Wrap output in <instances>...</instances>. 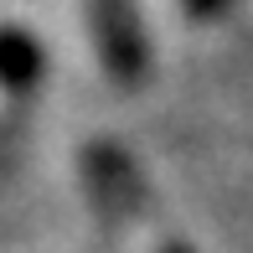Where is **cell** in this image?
Instances as JSON below:
<instances>
[{
	"instance_id": "obj_1",
	"label": "cell",
	"mask_w": 253,
	"mask_h": 253,
	"mask_svg": "<svg viewBox=\"0 0 253 253\" xmlns=\"http://www.w3.org/2000/svg\"><path fill=\"white\" fill-rule=\"evenodd\" d=\"M88 26H93V47L103 73L119 88H140L150 73V52H145V31L134 16V0H83Z\"/></svg>"
},
{
	"instance_id": "obj_2",
	"label": "cell",
	"mask_w": 253,
	"mask_h": 253,
	"mask_svg": "<svg viewBox=\"0 0 253 253\" xmlns=\"http://www.w3.org/2000/svg\"><path fill=\"white\" fill-rule=\"evenodd\" d=\"M88 186H93V197L109 217H134L145 207L140 170H134V160L119 145H93L88 150Z\"/></svg>"
},
{
	"instance_id": "obj_3",
	"label": "cell",
	"mask_w": 253,
	"mask_h": 253,
	"mask_svg": "<svg viewBox=\"0 0 253 253\" xmlns=\"http://www.w3.org/2000/svg\"><path fill=\"white\" fill-rule=\"evenodd\" d=\"M37 67H42L37 42H26L21 31H0V83L5 88H31Z\"/></svg>"
},
{
	"instance_id": "obj_4",
	"label": "cell",
	"mask_w": 253,
	"mask_h": 253,
	"mask_svg": "<svg viewBox=\"0 0 253 253\" xmlns=\"http://www.w3.org/2000/svg\"><path fill=\"white\" fill-rule=\"evenodd\" d=\"M227 5H233V0H181V10H186V16H197V21H212V16H222Z\"/></svg>"
},
{
	"instance_id": "obj_5",
	"label": "cell",
	"mask_w": 253,
	"mask_h": 253,
	"mask_svg": "<svg viewBox=\"0 0 253 253\" xmlns=\"http://www.w3.org/2000/svg\"><path fill=\"white\" fill-rule=\"evenodd\" d=\"M160 253H191L186 243H166V248H160Z\"/></svg>"
}]
</instances>
